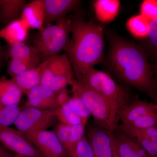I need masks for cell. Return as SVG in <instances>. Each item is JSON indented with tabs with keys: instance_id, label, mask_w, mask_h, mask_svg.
Returning a JSON list of instances; mask_svg holds the SVG:
<instances>
[{
	"instance_id": "obj_1",
	"label": "cell",
	"mask_w": 157,
	"mask_h": 157,
	"mask_svg": "<svg viewBox=\"0 0 157 157\" xmlns=\"http://www.w3.org/2000/svg\"><path fill=\"white\" fill-rule=\"evenodd\" d=\"M109 62L119 80L146 94L157 104V78L145 54L139 46L114 37L110 44Z\"/></svg>"
},
{
	"instance_id": "obj_2",
	"label": "cell",
	"mask_w": 157,
	"mask_h": 157,
	"mask_svg": "<svg viewBox=\"0 0 157 157\" xmlns=\"http://www.w3.org/2000/svg\"><path fill=\"white\" fill-rule=\"evenodd\" d=\"M71 35L66 51L75 76L94 68L103 61L104 29L96 23L75 15L72 19Z\"/></svg>"
},
{
	"instance_id": "obj_3",
	"label": "cell",
	"mask_w": 157,
	"mask_h": 157,
	"mask_svg": "<svg viewBox=\"0 0 157 157\" xmlns=\"http://www.w3.org/2000/svg\"><path fill=\"white\" fill-rule=\"evenodd\" d=\"M77 82L94 91L109 100L121 112L131 103L133 98L129 90L118 84L109 73L94 68L75 76Z\"/></svg>"
},
{
	"instance_id": "obj_4",
	"label": "cell",
	"mask_w": 157,
	"mask_h": 157,
	"mask_svg": "<svg viewBox=\"0 0 157 157\" xmlns=\"http://www.w3.org/2000/svg\"><path fill=\"white\" fill-rule=\"evenodd\" d=\"M73 94L82 99L96 123L113 132L120 121V112L113 103L76 80L71 86Z\"/></svg>"
},
{
	"instance_id": "obj_5",
	"label": "cell",
	"mask_w": 157,
	"mask_h": 157,
	"mask_svg": "<svg viewBox=\"0 0 157 157\" xmlns=\"http://www.w3.org/2000/svg\"><path fill=\"white\" fill-rule=\"evenodd\" d=\"M71 31L72 19L67 16L39 31L34 40L33 46L40 54L42 62L66 50L70 42Z\"/></svg>"
},
{
	"instance_id": "obj_6",
	"label": "cell",
	"mask_w": 157,
	"mask_h": 157,
	"mask_svg": "<svg viewBox=\"0 0 157 157\" xmlns=\"http://www.w3.org/2000/svg\"><path fill=\"white\" fill-rule=\"evenodd\" d=\"M76 80L70 59L67 53L63 54L46 60L40 84L57 93L68 85L72 86Z\"/></svg>"
},
{
	"instance_id": "obj_7",
	"label": "cell",
	"mask_w": 157,
	"mask_h": 157,
	"mask_svg": "<svg viewBox=\"0 0 157 157\" xmlns=\"http://www.w3.org/2000/svg\"><path fill=\"white\" fill-rule=\"evenodd\" d=\"M58 121L56 110L26 107L21 111L14 125L24 135L28 133L47 130Z\"/></svg>"
},
{
	"instance_id": "obj_8",
	"label": "cell",
	"mask_w": 157,
	"mask_h": 157,
	"mask_svg": "<svg viewBox=\"0 0 157 157\" xmlns=\"http://www.w3.org/2000/svg\"><path fill=\"white\" fill-rule=\"evenodd\" d=\"M0 143L16 155L43 157L40 152L23 134L9 127L0 126Z\"/></svg>"
},
{
	"instance_id": "obj_9",
	"label": "cell",
	"mask_w": 157,
	"mask_h": 157,
	"mask_svg": "<svg viewBox=\"0 0 157 157\" xmlns=\"http://www.w3.org/2000/svg\"><path fill=\"white\" fill-rule=\"evenodd\" d=\"M86 137L94 157H117L113 132L96 124L88 129Z\"/></svg>"
},
{
	"instance_id": "obj_10",
	"label": "cell",
	"mask_w": 157,
	"mask_h": 157,
	"mask_svg": "<svg viewBox=\"0 0 157 157\" xmlns=\"http://www.w3.org/2000/svg\"><path fill=\"white\" fill-rule=\"evenodd\" d=\"M24 136L43 157H67L64 148L53 131L40 130Z\"/></svg>"
},
{
	"instance_id": "obj_11",
	"label": "cell",
	"mask_w": 157,
	"mask_h": 157,
	"mask_svg": "<svg viewBox=\"0 0 157 157\" xmlns=\"http://www.w3.org/2000/svg\"><path fill=\"white\" fill-rule=\"evenodd\" d=\"M57 94L51 89L39 84L27 94L25 108L56 110L59 107L56 102Z\"/></svg>"
},
{
	"instance_id": "obj_12",
	"label": "cell",
	"mask_w": 157,
	"mask_h": 157,
	"mask_svg": "<svg viewBox=\"0 0 157 157\" xmlns=\"http://www.w3.org/2000/svg\"><path fill=\"white\" fill-rule=\"evenodd\" d=\"M45 12L44 27L56 22L76 9L78 0H43Z\"/></svg>"
},
{
	"instance_id": "obj_13",
	"label": "cell",
	"mask_w": 157,
	"mask_h": 157,
	"mask_svg": "<svg viewBox=\"0 0 157 157\" xmlns=\"http://www.w3.org/2000/svg\"><path fill=\"white\" fill-rule=\"evenodd\" d=\"M117 157H149L134 137L117 128L113 132Z\"/></svg>"
},
{
	"instance_id": "obj_14",
	"label": "cell",
	"mask_w": 157,
	"mask_h": 157,
	"mask_svg": "<svg viewBox=\"0 0 157 157\" xmlns=\"http://www.w3.org/2000/svg\"><path fill=\"white\" fill-rule=\"evenodd\" d=\"M19 19L28 29L39 31L44 27L45 12L43 0H35L26 4Z\"/></svg>"
},
{
	"instance_id": "obj_15",
	"label": "cell",
	"mask_w": 157,
	"mask_h": 157,
	"mask_svg": "<svg viewBox=\"0 0 157 157\" xmlns=\"http://www.w3.org/2000/svg\"><path fill=\"white\" fill-rule=\"evenodd\" d=\"M156 111L157 104L156 103L134 98L121 113L120 121L121 124L130 123L140 117Z\"/></svg>"
},
{
	"instance_id": "obj_16",
	"label": "cell",
	"mask_w": 157,
	"mask_h": 157,
	"mask_svg": "<svg viewBox=\"0 0 157 157\" xmlns=\"http://www.w3.org/2000/svg\"><path fill=\"white\" fill-rule=\"evenodd\" d=\"M8 54L11 59L28 63L35 67H38L42 62L40 54L36 48L24 42L10 46Z\"/></svg>"
},
{
	"instance_id": "obj_17",
	"label": "cell",
	"mask_w": 157,
	"mask_h": 157,
	"mask_svg": "<svg viewBox=\"0 0 157 157\" xmlns=\"http://www.w3.org/2000/svg\"><path fill=\"white\" fill-rule=\"evenodd\" d=\"M46 63V60L37 67L27 70L11 79L23 94L26 95L31 90L40 84L42 70Z\"/></svg>"
},
{
	"instance_id": "obj_18",
	"label": "cell",
	"mask_w": 157,
	"mask_h": 157,
	"mask_svg": "<svg viewBox=\"0 0 157 157\" xmlns=\"http://www.w3.org/2000/svg\"><path fill=\"white\" fill-rule=\"evenodd\" d=\"M126 134L136 139L146 152L149 157H157L156 127L143 130H136Z\"/></svg>"
},
{
	"instance_id": "obj_19",
	"label": "cell",
	"mask_w": 157,
	"mask_h": 157,
	"mask_svg": "<svg viewBox=\"0 0 157 157\" xmlns=\"http://www.w3.org/2000/svg\"><path fill=\"white\" fill-rule=\"evenodd\" d=\"M29 30L20 20H15L0 30V39L5 40L9 46L24 42L28 36Z\"/></svg>"
},
{
	"instance_id": "obj_20",
	"label": "cell",
	"mask_w": 157,
	"mask_h": 157,
	"mask_svg": "<svg viewBox=\"0 0 157 157\" xmlns=\"http://www.w3.org/2000/svg\"><path fill=\"white\" fill-rule=\"evenodd\" d=\"M120 2L118 0H98L94 4V10L97 19L100 22H110L117 16Z\"/></svg>"
},
{
	"instance_id": "obj_21",
	"label": "cell",
	"mask_w": 157,
	"mask_h": 157,
	"mask_svg": "<svg viewBox=\"0 0 157 157\" xmlns=\"http://www.w3.org/2000/svg\"><path fill=\"white\" fill-rule=\"evenodd\" d=\"M23 93L11 79L0 77V104L4 105L18 104Z\"/></svg>"
},
{
	"instance_id": "obj_22",
	"label": "cell",
	"mask_w": 157,
	"mask_h": 157,
	"mask_svg": "<svg viewBox=\"0 0 157 157\" xmlns=\"http://www.w3.org/2000/svg\"><path fill=\"white\" fill-rule=\"evenodd\" d=\"M26 4L25 0H0V20L8 25L18 17Z\"/></svg>"
},
{
	"instance_id": "obj_23",
	"label": "cell",
	"mask_w": 157,
	"mask_h": 157,
	"mask_svg": "<svg viewBox=\"0 0 157 157\" xmlns=\"http://www.w3.org/2000/svg\"><path fill=\"white\" fill-rule=\"evenodd\" d=\"M157 111L148 113L128 124H119L118 128L124 133L156 127Z\"/></svg>"
},
{
	"instance_id": "obj_24",
	"label": "cell",
	"mask_w": 157,
	"mask_h": 157,
	"mask_svg": "<svg viewBox=\"0 0 157 157\" xmlns=\"http://www.w3.org/2000/svg\"><path fill=\"white\" fill-rule=\"evenodd\" d=\"M151 21L141 14L135 15L129 18L126 26L129 32L137 39L147 38L149 26Z\"/></svg>"
},
{
	"instance_id": "obj_25",
	"label": "cell",
	"mask_w": 157,
	"mask_h": 157,
	"mask_svg": "<svg viewBox=\"0 0 157 157\" xmlns=\"http://www.w3.org/2000/svg\"><path fill=\"white\" fill-rule=\"evenodd\" d=\"M56 111L59 123L70 126L77 125L82 123H87V122L82 120V119L73 112L68 103L59 107Z\"/></svg>"
},
{
	"instance_id": "obj_26",
	"label": "cell",
	"mask_w": 157,
	"mask_h": 157,
	"mask_svg": "<svg viewBox=\"0 0 157 157\" xmlns=\"http://www.w3.org/2000/svg\"><path fill=\"white\" fill-rule=\"evenodd\" d=\"M21 111L18 104L4 105L0 104V126L9 127L14 124Z\"/></svg>"
},
{
	"instance_id": "obj_27",
	"label": "cell",
	"mask_w": 157,
	"mask_h": 157,
	"mask_svg": "<svg viewBox=\"0 0 157 157\" xmlns=\"http://www.w3.org/2000/svg\"><path fill=\"white\" fill-rule=\"evenodd\" d=\"M67 103L73 112L82 119V120L87 122L91 114L84 101L80 97L73 94V97L70 98Z\"/></svg>"
},
{
	"instance_id": "obj_28",
	"label": "cell",
	"mask_w": 157,
	"mask_h": 157,
	"mask_svg": "<svg viewBox=\"0 0 157 157\" xmlns=\"http://www.w3.org/2000/svg\"><path fill=\"white\" fill-rule=\"evenodd\" d=\"M71 129L72 126L59 123L56 125L53 131L64 148L67 154L70 148Z\"/></svg>"
},
{
	"instance_id": "obj_29",
	"label": "cell",
	"mask_w": 157,
	"mask_h": 157,
	"mask_svg": "<svg viewBox=\"0 0 157 157\" xmlns=\"http://www.w3.org/2000/svg\"><path fill=\"white\" fill-rule=\"evenodd\" d=\"M37 67L33 65L17 60L11 59L8 63L7 71L11 78L24 73L30 69Z\"/></svg>"
},
{
	"instance_id": "obj_30",
	"label": "cell",
	"mask_w": 157,
	"mask_h": 157,
	"mask_svg": "<svg viewBox=\"0 0 157 157\" xmlns=\"http://www.w3.org/2000/svg\"><path fill=\"white\" fill-rule=\"evenodd\" d=\"M140 14L151 21L157 18V0H144L141 4Z\"/></svg>"
},
{
	"instance_id": "obj_31",
	"label": "cell",
	"mask_w": 157,
	"mask_h": 157,
	"mask_svg": "<svg viewBox=\"0 0 157 157\" xmlns=\"http://www.w3.org/2000/svg\"><path fill=\"white\" fill-rule=\"evenodd\" d=\"M76 157H94L92 149L85 135L77 144Z\"/></svg>"
},
{
	"instance_id": "obj_32",
	"label": "cell",
	"mask_w": 157,
	"mask_h": 157,
	"mask_svg": "<svg viewBox=\"0 0 157 157\" xmlns=\"http://www.w3.org/2000/svg\"><path fill=\"white\" fill-rule=\"evenodd\" d=\"M147 38L151 46L157 51V18L150 23Z\"/></svg>"
},
{
	"instance_id": "obj_33",
	"label": "cell",
	"mask_w": 157,
	"mask_h": 157,
	"mask_svg": "<svg viewBox=\"0 0 157 157\" xmlns=\"http://www.w3.org/2000/svg\"><path fill=\"white\" fill-rule=\"evenodd\" d=\"M71 98L67 87L64 88L57 93L56 97L57 105L59 107L67 104Z\"/></svg>"
},
{
	"instance_id": "obj_34",
	"label": "cell",
	"mask_w": 157,
	"mask_h": 157,
	"mask_svg": "<svg viewBox=\"0 0 157 157\" xmlns=\"http://www.w3.org/2000/svg\"><path fill=\"white\" fill-rule=\"evenodd\" d=\"M15 155L12 153V152L0 143V157H14Z\"/></svg>"
},
{
	"instance_id": "obj_35",
	"label": "cell",
	"mask_w": 157,
	"mask_h": 157,
	"mask_svg": "<svg viewBox=\"0 0 157 157\" xmlns=\"http://www.w3.org/2000/svg\"><path fill=\"white\" fill-rule=\"evenodd\" d=\"M5 57H6V54H5V50H4L3 46H2L1 41H0V70L2 69L3 64H4Z\"/></svg>"
},
{
	"instance_id": "obj_36",
	"label": "cell",
	"mask_w": 157,
	"mask_h": 157,
	"mask_svg": "<svg viewBox=\"0 0 157 157\" xmlns=\"http://www.w3.org/2000/svg\"><path fill=\"white\" fill-rule=\"evenodd\" d=\"M155 71H156V72L157 73V63L156 65L155 69Z\"/></svg>"
},
{
	"instance_id": "obj_37",
	"label": "cell",
	"mask_w": 157,
	"mask_h": 157,
	"mask_svg": "<svg viewBox=\"0 0 157 157\" xmlns=\"http://www.w3.org/2000/svg\"><path fill=\"white\" fill-rule=\"evenodd\" d=\"M14 157H21L19 156L15 155V156Z\"/></svg>"
},
{
	"instance_id": "obj_38",
	"label": "cell",
	"mask_w": 157,
	"mask_h": 157,
	"mask_svg": "<svg viewBox=\"0 0 157 157\" xmlns=\"http://www.w3.org/2000/svg\"></svg>"
},
{
	"instance_id": "obj_39",
	"label": "cell",
	"mask_w": 157,
	"mask_h": 157,
	"mask_svg": "<svg viewBox=\"0 0 157 157\" xmlns=\"http://www.w3.org/2000/svg\"><path fill=\"white\" fill-rule=\"evenodd\" d=\"M156 127H157V126Z\"/></svg>"
}]
</instances>
